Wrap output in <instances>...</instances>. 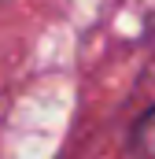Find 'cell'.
Masks as SVG:
<instances>
[{"label":"cell","instance_id":"obj_1","mask_svg":"<svg viewBox=\"0 0 155 159\" xmlns=\"http://www.w3.org/2000/svg\"><path fill=\"white\" fill-rule=\"evenodd\" d=\"M129 148L137 159H155V104L133 122L129 129Z\"/></svg>","mask_w":155,"mask_h":159}]
</instances>
